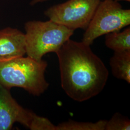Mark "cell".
<instances>
[{"label":"cell","instance_id":"2","mask_svg":"<svg viewBox=\"0 0 130 130\" xmlns=\"http://www.w3.org/2000/svg\"><path fill=\"white\" fill-rule=\"evenodd\" d=\"M47 63L21 56L0 62V85L7 88L19 87L35 96L46 90L49 84L44 73Z\"/></svg>","mask_w":130,"mask_h":130},{"label":"cell","instance_id":"8","mask_svg":"<svg viewBox=\"0 0 130 130\" xmlns=\"http://www.w3.org/2000/svg\"><path fill=\"white\" fill-rule=\"evenodd\" d=\"M109 64L112 75L130 83V50L114 52Z\"/></svg>","mask_w":130,"mask_h":130},{"label":"cell","instance_id":"12","mask_svg":"<svg viewBox=\"0 0 130 130\" xmlns=\"http://www.w3.org/2000/svg\"><path fill=\"white\" fill-rule=\"evenodd\" d=\"M31 130H56L55 125L47 118L34 114L29 128Z\"/></svg>","mask_w":130,"mask_h":130},{"label":"cell","instance_id":"11","mask_svg":"<svg viewBox=\"0 0 130 130\" xmlns=\"http://www.w3.org/2000/svg\"><path fill=\"white\" fill-rule=\"evenodd\" d=\"M105 130H130V121L128 118L116 113L109 121H107Z\"/></svg>","mask_w":130,"mask_h":130},{"label":"cell","instance_id":"14","mask_svg":"<svg viewBox=\"0 0 130 130\" xmlns=\"http://www.w3.org/2000/svg\"><path fill=\"white\" fill-rule=\"evenodd\" d=\"M114 1L118 2H119L120 1H126V2H130V0H114Z\"/></svg>","mask_w":130,"mask_h":130},{"label":"cell","instance_id":"7","mask_svg":"<svg viewBox=\"0 0 130 130\" xmlns=\"http://www.w3.org/2000/svg\"><path fill=\"white\" fill-rule=\"evenodd\" d=\"M25 54V33L10 27L0 29V62L23 56Z\"/></svg>","mask_w":130,"mask_h":130},{"label":"cell","instance_id":"9","mask_svg":"<svg viewBox=\"0 0 130 130\" xmlns=\"http://www.w3.org/2000/svg\"><path fill=\"white\" fill-rule=\"evenodd\" d=\"M106 46L114 52L130 50V28L123 31H115L106 34Z\"/></svg>","mask_w":130,"mask_h":130},{"label":"cell","instance_id":"13","mask_svg":"<svg viewBox=\"0 0 130 130\" xmlns=\"http://www.w3.org/2000/svg\"><path fill=\"white\" fill-rule=\"evenodd\" d=\"M49 0H32L30 3V5H36L39 3H42L43 2H45L48 1Z\"/></svg>","mask_w":130,"mask_h":130},{"label":"cell","instance_id":"4","mask_svg":"<svg viewBox=\"0 0 130 130\" xmlns=\"http://www.w3.org/2000/svg\"><path fill=\"white\" fill-rule=\"evenodd\" d=\"M130 24V9L122 8L114 0H101L85 29L82 42L91 45L98 38L119 31Z\"/></svg>","mask_w":130,"mask_h":130},{"label":"cell","instance_id":"10","mask_svg":"<svg viewBox=\"0 0 130 130\" xmlns=\"http://www.w3.org/2000/svg\"><path fill=\"white\" fill-rule=\"evenodd\" d=\"M107 121L100 120L93 123L70 120L58 124L56 130H105Z\"/></svg>","mask_w":130,"mask_h":130},{"label":"cell","instance_id":"5","mask_svg":"<svg viewBox=\"0 0 130 130\" xmlns=\"http://www.w3.org/2000/svg\"><path fill=\"white\" fill-rule=\"evenodd\" d=\"M101 0H69L45 11L49 20L75 30H85Z\"/></svg>","mask_w":130,"mask_h":130},{"label":"cell","instance_id":"6","mask_svg":"<svg viewBox=\"0 0 130 130\" xmlns=\"http://www.w3.org/2000/svg\"><path fill=\"white\" fill-rule=\"evenodd\" d=\"M10 90L0 85V130L12 129L15 122L29 128L35 113L19 104Z\"/></svg>","mask_w":130,"mask_h":130},{"label":"cell","instance_id":"1","mask_svg":"<svg viewBox=\"0 0 130 130\" xmlns=\"http://www.w3.org/2000/svg\"><path fill=\"white\" fill-rule=\"evenodd\" d=\"M56 53L61 86L70 98L84 102L102 91L108 80V71L90 45L70 39Z\"/></svg>","mask_w":130,"mask_h":130},{"label":"cell","instance_id":"3","mask_svg":"<svg viewBox=\"0 0 130 130\" xmlns=\"http://www.w3.org/2000/svg\"><path fill=\"white\" fill-rule=\"evenodd\" d=\"M28 56L41 61L45 54L56 53L70 40L74 30L51 20L29 21L25 24Z\"/></svg>","mask_w":130,"mask_h":130}]
</instances>
